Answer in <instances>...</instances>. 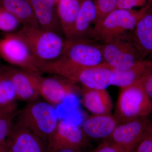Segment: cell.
<instances>
[{
	"label": "cell",
	"mask_w": 152,
	"mask_h": 152,
	"mask_svg": "<svg viewBox=\"0 0 152 152\" xmlns=\"http://www.w3.org/2000/svg\"><path fill=\"white\" fill-rule=\"evenodd\" d=\"M16 118L17 123L47 144L59 122L54 106L38 99L28 102L18 112Z\"/></svg>",
	"instance_id": "1"
},
{
	"label": "cell",
	"mask_w": 152,
	"mask_h": 152,
	"mask_svg": "<svg viewBox=\"0 0 152 152\" xmlns=\"http://www.w3.org/2000/svg\"><path fill=\"white\" fill-rule=\"evenodd\" d=\"M15 33L27 44L36 62L53 61L63 54L66 39L58 33L25 26Z\"/></svg>",
	"instance_id": "2"
},
{
	"label": "cell",
	"mask_w": 152,
	"mask_h": 152,
	"mask_svg": "<svg viewBox=\"0 0 152 152\" xmlns=\"http://www.w3.org/2000/svg\"><path fill=\"white\" fill-rule=\"evenodd\" d=\"M151 4L139 10L115 9L99 24L93 27L87 38L103 44L132 32L139 20Z\"/></svg>",
	"instance_id": "3"
},
{
	"label": "cell",
	"mask_w": 152,
	"mask_h": 152,
	"mask_svg": "<svg viewBox=\"0 0 152 152\" xmlns=\"http://www.w3.org/2000/svg\"><path fill=\"white\" fill-rule=\"evenodd\" d=\"M142 80L121 88L114 116L119 124L147 117L151 113L152 101L145 92Z\"/></svg>",
	"instance_id": "4"
},
{
	"label": "cell",
	"mask_w": 152,
	"mask_h": 152,
	"mask_svg": "<svg viewBox=\"0 0 152 152\" xmlns=\"http://www.w3.org/2000/svg\"><path fill=\"white\" fill-rule=\"evenodd\" d=\"M132 32L103 44L104 61L111 68L125 70L145 59L134 40Z\"/></svg>",
	"instance_id": "5"
},
{
	"label": "cell",
	"mask_w": 152,
	"mask_h": 152,
	"mask_svg": "<svg viewBox=\"0 0 152 152\" xmlns=\"http://www.w3.org/2000/svg\"><path fill=\"white\" fill-rule=\"evenodd\" d=\"M0 57L11 65L31 73H43L28 47L15 32L7 34L0 39Z\"/></svg>",
	"instance_id": "6"
},
{
	"label": "cell",
	"mask_w": 152,
	"mask_h": 152,
	"mask_svg": "<svg viewBox=\"0 0 152 152\" xmlns=\"http://www.w3.org/2000/svg\"><path fill=\"white\" fill-rule=\"evenodd\" d=\"M89 38L77 39H66L65 46L60 58L83 67L96 66L105 63L102 45Z\"/></svg>",
	"instance_id": "7"
},
{
	"label": "cell",
	"mask_w": 152,
	"mask_h": 152,
	"mask_svg": "<svg viewBox=\"0 0 152 152\" xmlns=\"http://www.w3.org/2000/svg\"><path fill=\"white\" fill-rule=\"evenodd\" d=\"M151 124L147 117L121 123L107 140L124 152H133Z\"/></svg>",
	"instance_id": "8"
},
{
	"label": "cell",
	"mask_w": 152,
	"mask_h": 152,
	"mask_svg": "<svg viewBox=\"0 0 152 152\" xmlns=\"http://www.w3.org/2000/svg\"><path fill=\"white\" fill-rule=\"evenodd\" d=\"M89 141L81 129L65 120L59 121L56 130L48 143V152L66 148L83 150Z\"/></svg>",
	"instance_id": "9"
},
{
	"label": "cell",
	"mask_w": 152,
	"mask_h": 152,
	"mask_svg": "<svg viewBox=\"0 0 152 152\" xmlns=\"http://www.w3.org/2000/svg\"><path fill=\"white\" fill-rule=\"evenodd\" d=\"M40 96L52 105H58L68 97L81 91L75 83L60 76H37Z\"/></svg>",
	"instance_id": "10"
},
{
	"label": "cell",
	"mask_w": 152,
	"mask_h": 152,
	"mask_svg": "<svg viewBox=\"0 0 152 152\" xmlns=\"http://www.w3.org/2000/svg\"><path fill=\"white\" fill-rule=\"evenodd\" d=\"M2 145L5 152H48L46 143L16 122Z\"/></svg>",
	"instance_id": "11"
},
{
	"label": "cell",
	"mask_w": 152,
	"mask_h": 152,
	"mask_svg": "<svg viewBox=\"0 0 152 152\" xmlns=\"http://www.w3.org/2000/svg\"><path fill=\"white\" fill-rule=\"evenodd\" d=\"M2 69L10 80L18 100L28 102L39 97L37 76L13 66H1Z\"/></svg>",
	"instance_id": "12"
},
{
	"label": "cell",
	"mask_w": 152,
	"mask_h": 152,
	"mask_svg": "<svg viewBox=\"0 0 152 152\" xmlns=\"http://www.w3.org/2000/svg\"><path fill=\"white\" fill-rule=\"evenodd\" d=\"M113 78L112 68L104 63L96 66L79 67L74 72L71 81L80 84L83 88L105 89L112 85Z\"/></svg>",
	"instance_id": "13"
},
{
	"label": "cell",
	"mask_w": 152,
	"mask_h": 152,
	"mask_svg": "<svg viewBox=\"0 0 152 152\" xmlns=\"http://www.w3.org/2000/svg\"><path fill=\"white\" fill-rule=\"evenodd\" d=\"M41 29L59 34L63 33L57 4L53 0H28Z\"/></svg>",
	"instance_id": "14"
},
{
	"label": "cell",
	"mask_w": 152,
	"mask_h": 152,
	"mask_svg": "<svg viewBox=\"0 0 152 152\" xmlns=\"http://www.w3.org/2000/svg\"><path fill=\"white\" fill-rule=\"evenodd\" d=\"M119 123L111 114L93 115L85 120L82 129L88 139L107 140Z\"/></svg>",
	"instance_id": "15"
},
{
	"label": "cell",
	"mask_w": 152,
	"mask_h": 152,
	"mask_svg": "<svg viewBox=\"0 0 152 152\" xmlns=\"http://www.w3.org/2000/svg\"><path fill=\"white\" fill-rule=\"evenodd\" d=\"M132 34L143 57L152 59V4L139 20Z\"/></svg>",
	"instance_id": "16"
},
{
	"label": "cell",
	"mask_w": 152,
	"mask_h": 152,
	"mask_svg": "<svg viewBox=\"0 0 152 152\" xmlns=\"http://www.w3.org/2000/svg\"><path fill=\"white\" fill-rule=\"evenodd\" d=\"M113 78L112 85L121 88L140 81L152 72V59H144L125 70L112 68Z\"/></svg>",
	"instance_id": "17"
},
{
	"label": "cell",
	"mask_w": 152,
	"mask_h": 152,
	"mask_svg": "<svg viewBox=\"0 0 152 152\" xmlns=\"http://www.w3.org/2000/svg\"><path fill=\"white\" fill-rule=\"evenodd\" d=\"M81 92L84 106L93 115L111 114L113 103L106 89H95L83 87Z\"/></svg>",
	"instance_id": "18"
},
{
	"label": "cell",
	"mask_w": 152,
	"mask_h": 152,
	"mask_svg": "<svg viewBox=\"0 0 152 152\" xmlns=\"http://www.w3.org/2000/svg\"><path fill=\"white\" fill-rule=\"evenodd\" d=\"M96 12L94 0H83L76 18L71 37L67 39H77L88 37L94 24Z\"/></svg>",
	"instance_id": "19"
},
{
	"label": "cell",
	"mask_w": 152,
	"mask_h": 152,
	"mask_svg": "<svg viewBox=\"0 0 152 152\" xmlns=\"http://www.w3.org/2000/svg\"><path fill=\"white\" fill-rule=\"evenodd\" d=\"M0 9L14 15L23 26L40 28L28 0H0Z\"/></svg>",
	"instance_id": "20"
},
{
	"label": "cell",
	"mask_w": 152,
	"mask_h": 152,
	"mask_svg": "<svg viewBox=\"0 0 152 152\" xmlns=\"http://www.w3.org/2000/svg\"><path fill=\"white\" fill-rule=\"evenodd\" d=\"M83 0H59L57 9L63 34L71 37L75 21Z\"/></svg>",
	"instance_id": "21"
},
{
	"label": "cell",
	"mask_w": 152,
	"mask_h": 152,
	"mask_svg": "<svg viewBox=\"0 0 152 152\" xmlns=\"http://www.w3.org/2000/svg\"><path fill=\"white\" fill-rule=\"evenodd\" d=\"M18 100L12 82L0 66V107L18 106Z\"/></svg>",
	"instance_id": "22"
},
{
	"label": "cell",
	"mask_w": 152,
	"mask_h": 152,
	"mask_svg": "<svg viewBox=\"0 0 152 152\" xmlns=\"http://www.w3.org/2000/svg\"><path fill=\"white\" fill-rule=\"evenodd\" d=\"M18 112V106L0 107V144L5 142Z\"/></svg>",
	"instance_id": "23"
},
{
	"label": "cell",
	"mask_w": 152,
	"mask_h": 152,
	"mask_svg": "<svg viewBox=\"0 0 152 152\" xmlns=\"http://www.w3.org/2000/svg\"><path fill=\"white\" fill-rule=\"evenodd\" d=\"M118 1L94 0L96 12V17L93 27L99 24L109 14L117 9Z\"/></svg>",
	"instance_id": "24"
},
{
	"label": "cell",
	"mask_w": 152,
	"mask_h": 152,
	"mask_svg": "<svg viewBox=\"0 0 152 152\" xmlns=\"http://www.w3.org/2000/svg\"><path fill=\"white\" fill-rule=\"evenodd\" d=\"M20 22L16 17L7 11L0 9V31L8 33L17 29Z\"/></svg>",
	"instance_id": "25"
},
{
	"label": "cell",
	"mask_w": 152,
	"mask_h": 152,
	"mask_svg": "<svg viewBox=\"0 0 152 152\" xmlns=\"http://www.w3.org/2000/svg\"><path fill=\"white\" fill-rule=\"evenodd\" d=\"M133 152H152V123Z\"/></svg>",
	"instance_id": "26"
},
{
	"label": "cell",
	"mask_w": 152,
	"mask_h": 152,
	"mask_svg": "<svg viewBox=\"0 0 152 152\" xmlns=\"http://www.w3.org/2000/svg\"><path fill=\"white\" fill-rule=\"evenodd\" d=\"M151 4L152 0H119L117 9L134 10L135 8H142Z\"/></svg>",
	"instance_id": "27"
},
{
	"label": "cell",
	"mask_w": 152,
	"mask_h": 152,
	"mask_svg": "<svg viewBox=\"0 0 152 152\" xmlns=\"http://www.w3.org/2000/svg\"><path fill=\"white\" fill-rule=\"evenodd\" d=\"M91 152H124L115 144L109 140H106L100 144Z\"/></svg>",
	"instance_id": "28"
},
{
	"label": "cell",
	"mask_w": 152,
	"mask_h": 152,
	"mask_svg": "<svg viewBox=\"0 0 152 152\" xmlns=\"http://www.w3.org/2000/svg\"><path fill=\"white\" fill-rule=\"evenodd\" d=\"M142 84L145 92L152 100V72L142 80Z\"/></svg>",
	"instance_id": "29"
},
{
	"label": "cell",
	"mask_w": 152,
	"mask_h": 152,
	"mask_svg": "<svg viewBox=\"0 0 152 152\" xmlns=\"http://www.w3.org/2000/svg\"><path fill=\"white\" fill-rule=\"evenodd\" d=\"M83 150L80 149L72 148H66L60 149L49 152H81Z\"/></svg>",
	"instance_id": "30"
},
{
	"label": "cell",
	"mask_w": 152,
	"mask_h": 152,
	"mask_svg": "<svg viewBox=\"0 0 152 152\" xmlns=\"http://www.w3.org/2000/svg\"><path fill=\"white\" fill-rule=\"evenodd\" d=\"M0 152H5L4 149V147L1 145H0Z\"/></svg>",
	"instance_id": "31"
},
{
	"label": "cell",
	"mask_w": 152,
	"mask_h": 152,
	"mask_svg": "<svg viewBox=\"0 0 152 152\" xmlns=\"http://www.w3.org/2000/svg\"><path fill=\"white\" fill-rule=\"evenodd\" d=\"M56 3V4H58V2L59 0H53Z\"/></svg>",
	"instance_id": "32"
}]
</instances>
